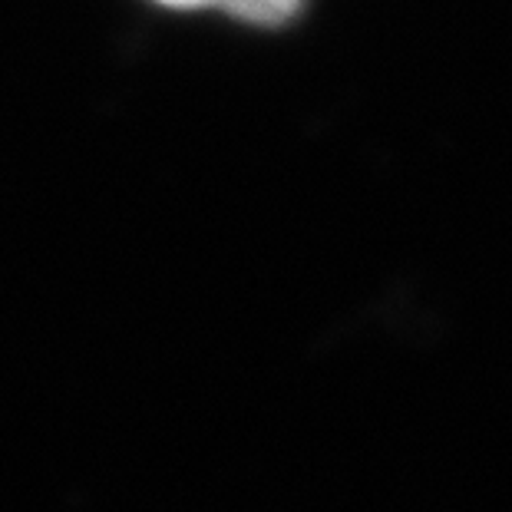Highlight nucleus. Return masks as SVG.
Masks as SVG:
<instances>
[{"instance_id":"obj_1","label":"nucleus","mask_w":512,"mask_h":512,"mask_svg":"<svg viewBox=\"0 0 512 512\" xmlns=\"http://www.w3.org/2000/svg\"><path fill=\"white\" fill-rule=\"evenodd\" d=\"M304 0H232L228 14L248 24H285L301 10Z\"/></svg>"},{"instance_id":"obj_2","label":"nucleus","mask_w":512,"mask_h":512,"mask_svg":"<svg viewBox=\"0 0 512 512\" xmlns=\"http://www.w3.org/2000/svg\"><path fill=\"white\" fill-rule=\"evenodd\" d=\"M156 4L176 7V10H199V7H225L228 10V4H232V0H156Z\"/></svg>"}]
</instances>
